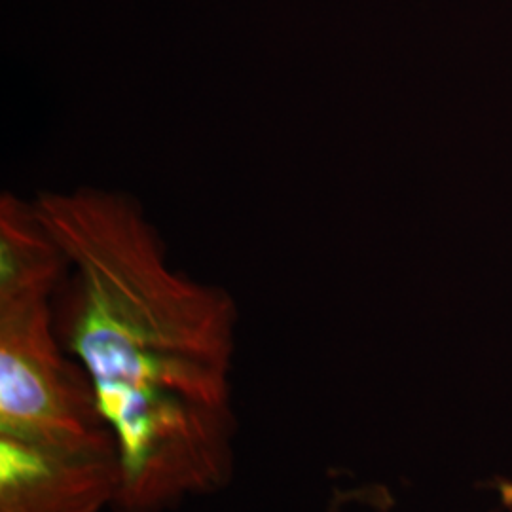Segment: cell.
<instances>
[{
    "mask_svg": "<svg viewBox=\"0 0 512 512\" xmlns=\"http://www.w3.org/2000/svg\"><path fill=\"white\" fill-rule=\"evenodd\" d=\"M67 270V256L35 202L4 194L0 200V300L54 296Z\"/></svg>",
    "mask_w": 512,
    "mask_h": 512,
    "instance_id": "cell-2",
    "label": "cell"
},
{
    "mask_svg": "<svg viewBox=\"0 0 512 512\" xmlns=\"http://www.w3.org/2000/svg\"><path fill=\"white\" fill-rule=\"evenodd\" d=\"M497 492H499V499L505 507L512 509V482L511 480H503L497 484Z\"/></svg>",
    "mask_w": 512,
    "mask_h": 512,
    "instance_id": "cell-3",
    "label": "cell"
},
{
    "mask_svg": "<svg viewBox=\"0 0 512 512\" xmlns=\"http://www.w3.org/2000/svg\"><path fill=\"white\" fill-rule=\"evenodd\" d=\"M35 205L71 270L59 338L118 448L112 512H167L219 492L236 467V302L175 270L126 196L78 188Z\"/></svg>",
    "mask_w": 512,
    "mask_h": 512,
    "instance_id": "cell-1",
    "label": "cell"
}]
</instances>
